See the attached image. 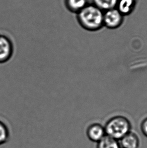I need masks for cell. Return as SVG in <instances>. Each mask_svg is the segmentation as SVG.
I'll list each match as a JSON object with an SVG mask.
<instances>
[{
  "label": "cell",
  "mask_w": 147,
  "mask_h": 148,
  "mask_svg": "<svg viewBox=\"0 0 147 148\" xmlns=\"http://www.w3.org/2000/svg\"><path fill=\"white\" fill-rule=\"evenodd\" d=\"M104 12L94 4H88L77 13L78 22L84 29L96 32L104 26Z\"/></svg>",
  "instance_id": "cell-1"
},
{
  "label": "cell",
  "mask_w": 147,
  "mask_h": 148,
  "mask_svg": "<svg viewBox=\"0 0 147 148\" xmlns=\"http://www.w3.org/2000/svg\"><path fill=\"white\" fill-rule=\"evenodd\" d=\"M104 127L106 136L119 140L131 130L129 120L125 116H114L106 123Z\"/></svg>",
  "instance_id": "cell-2"
},
{
  "label": "cell",
  "mask_w": 147,
  "mask_h": 148,
  "mask_svg": "<svg viewBox=\"0 0 147 148\" xmlns=\"http://www.w3.org/2000/svg\"><path fill=\"white\" fill-rule=\"evenodd\" d=\"M123 19L124 16L116 8L104 12V26L108 29H115L119 28L122 24Z\"/></svg>",
  "instance_id": "cell-3"
},
{
  "label": "cell",
  "mask_w": 147,
  "mask_h": 148,
  "mask_svg": "<svg viewBox=\"0 0 147 148\" xmlns=\"http://www.w3.org/2000/svg\"><path fill=\"white\" fill-rule=\"evenodd\" d=\"M14 53V46L8 36L0 34V64L8 62Z\"/></svg>",
  "instance_id": "cell-4"
},
{
  "label": "cell",
  "mask_w": 147,
  "mask_h": 148,
  "mask_svg": "<svg viewBox=\"0 0 147 148\" xmlns=\"http://www.w3.org/2000/svg\"><path fill=\"white\" fill-rule=\"evenodd\" d=\"M86 134L90 140L95 143L98 142L106 136L104 127L97 123L90 125L87 129Z\"/></svg>",
  "instance_id": "cell-5"
},
{
  "label": "cell",
  "mask_w": 147,
  "mask_h": 148,
  "mask_svg": "<svg viewBox=\"0 0 147 148\" xmlns=\"http://www.w3.org/2000/svg\"><path fill=\"white\" fill-rule=\"evenodd\" d=\"M118 141L121 148H139V137L136 133L131 130Z\"/></svg>",
  "instance_id": "cell-6"
},
{
  "label": "cell",
  "mask_w": 147,
  "mask_h": 148,
  "mask_svg": "<svg viewBox=\"0 0 147 148\" xmlns=\"http://www.w3.org/2000/svg\"><path fill=\"white\" fill-rule=\"evenodd\" d=\"M136 3V0H118L116 8L123 16H127L133 12Z\"/></svg>",
  "instance_id": "cell-7"
},
{
  "label": "cell",
  "mask_w": 147,
  "mask_h": 148,
  "mask_svg": "<svg viewBox=\"0 0 147 148\" xmlns=\"http://www.w3.org/2000/svg\"><path fill=\"white\" fill-rule=\"evenodd\" d=\"M88 4V0H65L66 8L70 12L76 14Z\"/></svg>",
  "instance_id": "cell-8"
},
{
  "label": "cell",
  "mask_w": 147,
  "mask_h": 148,
  "mask_svg": "<svg viewBox=\"0 0 147 148\" xmlns=\"http://www.w3.org/2000/svg\"><path fill=\"white\" fill-rule=\"evenodd\" d=\"M96 148H121L119 141L106 135L97 143Z\"/></svg>",
  "instance_id": "cell-9"
},
{
  "label": "cell",
  "mask_w": 147,
  "mask_h": 148,
  "mask_svg": "<svg viewBox=\"0 0 147 148\" xmlns=\"http://www.w3.org/2000/svg\"><path fill=\"white\" fill-rule=\"evenodd\" d=\"M118 0H93V4L103 12L116 8Z\"/></svg>",
  "instance_id": "cell-10"
},
{
  "label": "cell",
  "mask_w": 147,
  "mask_h": 148,
  "mask_svg": "<svg viewBox=\"0 0 147 148\" xmlns=\"http://www.w3.org/2000/svg\"><path fill=\"white\" fill-rule=\"evenodd\" d=\"M9 132L6 124L0 121V145L3 144L8 140Z\"/></svg>",
  "instance_id": "cell-11"
},
{
  "label": "cell",
  "mask_w": 147,
  "mask_h": 148,
  "mask_svg": "<svg viewBox=\"0 0 147 148\" xmlns=\"http://www.w3.org/2000/svg\"><path fill=\"white\" fill-rule=\"evenodd\" d=\"M141 130L144 136L147 138V117L145 118L141 122Z\"/></svg>",
  "instance_id": "cell-12"
}]
</instances>
